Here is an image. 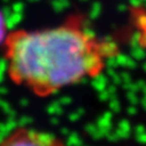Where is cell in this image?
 I'll list each match as a JSON object with an SVG mask.
<instances>
[{
	"label": "cell",
	"mask_w": 146,
	"mask_h": 146,
	"mask_svg": "<svg viewBox=\"0 0 146 146\" xmlns=\"http://www.w3.org/2000/svg\"><path fill=\"white\" fill-rule=\"evenodd\" d=\"M3 47L9 80L40 98L99 77L120 51L81 14L51 28L9 31Z\"/></svg>",
	"instance_id": "1"
},
{
	"label": "cell",
	"mask_w": 146,
	"mask_h": 146,
	"mask_svg": "<svg viewBox=\"0 0 146 146\" xmlns=\"http://www.w3.org/2000/svg\"><path fill=\"white\" fill-rule=\"evenodd\" d=\"M0 146H66V144L53 133L21 127L5 136L0 140Z\"/></svg>",
	"instance_id": "2"
},
{
	"label": "cell",
	"mask_w": 146,
	"mask_h": 146,
	"mask_svg": "<svg viewBox=\"0 0 146 146\" xmlns=\"http://www.w3.org/2000/svg\"><path fill=\"white\" fill-rule=\"evenodd\" d=\"M8 28H7V21L4 15V13L0 9V46H4L7 37H8Z\"/></svg>",
	"instance_id": "3"
}]
</instances>
